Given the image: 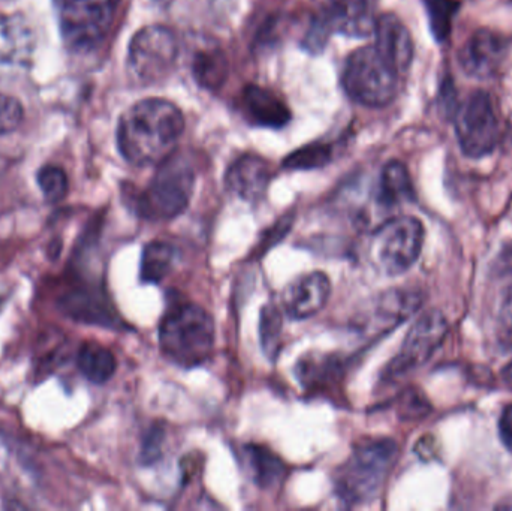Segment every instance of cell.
Instances as JSON below:
<instances>
[{"mask_svg":"<svg viewBox=\"0 0 512 511\" xmlns=\"http://www.w3.org/2000/svg\"><path fill=\"white\" fill-rule=\"evenodd\" d=\"M36 182H38L45 200L50 201V203H57L68 194V176H66L63 168L57 167V165L50 164L42 167L38 171Z\"/></svg>","mask_w":512,"mask_h":511,"instance_id":"cell-28","label":"cell"},{"mask_svg":"<svg viewBox=\"0 0 512 511\" xmlns=\"http://www.w3.org/2000/svg\"><path fill=\"white\" fill-rule=\"evenodd\" d=\"M63 39L72 50L95 48L110 32L120 0H59Z\"/></svg>","mask_w":512,"mask_h":511,"instance_id":"cell-8","label":"cell"},{"mask_svg":"<svg viewBox=\"0 0 512 511\" xmlns=\"http://www.w3.org/2000/svg\"><path fill=\"white\" fill-rule=\"evenodd\" d=\"M457 143L463 155L471 159L486 158L501 143V123L486 90H475L459 104L454 114Z\"/></svg>","mask_w":512,"mask_h":511,"instance_id":"cell-7","label":"cell"},{"mask_svg":"<svg viewBox=\"0 0 512 511\" xmlns=\"http://www.w3.org/2000/svg\"><path fill=\"white\" fill-rule=\"evenodd\" d=\"M197 171L185 153L174 152L159 164L150 185L138 197L137 210L149 221H171L188 209Z\"/></svg>","mask_w":512,"mask_h":511,"instance_id":"cell-4","label":"cell"},{"mask_svg":"<svg viewBox=\"0 0 512 511\" xmlns=\"http://www.w3.org/2000/svg\"><path fill=\"white\" fill-rule=\"evenodd\" d=\"M331 284L325 273L312 272L292 281L283 290L282 308L292 320H307L322 311L330 299Z\"/></svg>","mask_w":512,"mask_h":511,"instance_id":"cell-14","label":"cell"},{"mask_svg":"<svg viewBox=\"0 0 512 511\" xmlns=\"http://www.w3.org/2000/svg\"><path fill=\"white\" fill-rule=\"evenodd\" d=\"M192 71L201 87L218 90L227 81L230 65L224 51L219 48H203L195 54Z\"/></svg>","mask_w":512,"mask_h":511,"instance_id":"cell-24","label":"cell"},{"mask_svg":"<svg viewBox=\"0 0 512 511\" xmlns=\"http://www.w3.org/2000/svg\"><path fill=\"white\" fill-rule=\"evenodd\" d=\"M507 53L504 36L490 29H478L460 50L459 63L469 77L487 80L498 74Z\"/></svg>","mask_w":512,"mask_h":511,"instance_id":"cell-13","label":"cell"},{"mask_svg":"<svg viewBox=\"0 0 512 511\" xmlns=\"http://www.w3.org/2000/svg\"><path fill=\"white\" fill-rule=\"evenodd\" d=\"M399 456L396 441L364 440L334 474L337 497L349 507L372 503L381 494Z\"/></svg>","mask_w":512,"mask_h":511,"instance_id":"cell-2","label":"cell"},{"mask_svg":"<svg viewBox=\"0 0 512 511\" xmlns=\"http://www.w3.org/2000/svg\"><path fill=\"white\" fill-rule=\"evenodd\" d=\"M430 411H432V405L420 390H406L399 398V417L403 420L423 419Z\"/></svg>","mask_w":512,"mask_h":511,"instance_id":"cell-29","label":"cell"},{"mask_svg":"<svg viewBox=\"0 0 512 511\" xmlns=\"http://www.w3.org/2000/svg\"><path fill=\"white\" fill-rule=\"evenodd\" d=\"M505 308H507V314H505V338L512 345V293Z\"/></svg>","mask_w":512,"mask_h":511,"instance_id":"cell-36","label":"cell"},{"mask_svg":"<svg viewBox=\"0 0 512 511\" xmlns=\"http://www.w3.org/2000/svg\"><path fill=\"white\" fill-rule=\"evenodd\" d=\"M176 249L170 243L153 240L147 243L141 255L140 276L146 284H159L173 272Z\"/></svg>","mask_w":512,"mask_h":511,"instance_id":"cell-23","label":"cell"},{"mask_svg":"<svg viewBox=\"0 0 512 511\" xmlns=\"http://www.w3.org/2000/svg\"><path fill=\"white\" fill-rule=\"evenodd\" d=\"M254 482L261 489H273L280 486L286 477V465L271 450L256 444H248L243 449Z\"/></svg>","mask_w":512,"mask_h":511,"instance_id":"cell-21","label":"cell"},{"mask_svg":"<svg viewBox=\"0 0 512 511\" xmlns=\"http://www.w3.org/2000/svg\"><path fill=\"white\" fill-rule=\"evenodd\" d=\"M414 198V183L406 165L400 161L388 162L379 180V203L385 207H394Z\"/></svg>","mask_w":512,"mask_h":511,"instance_id":"cell-20","label":"cell"},{"mask_svg":"<svg viewBox=\"0 0 512 511\" xmlns=\"http://www.w3.org/2000/svg\"><path fill=\"white\" fill-rule=\"evenodd\" d=\"M499 435L505 449L512 453V404L505 405L499 417Z\"/></svg>","mask_w":512,"mask_h":511,"instance_id":"cell-33","label":"cell"},{"mask_svg":"<svg viewBox=\"0 0 512 511\" xmlns=\"http://www.w3.org/2000/svg\"><path fill=\"white\" fill-rule=\"evenodd\" d=\"M162 441H164V434L159 429L153 428L147 435L141 449V462L144 465H152L156 459L161 456Z\"/></svg>","mask_w":512,"mask_h":511,"instance_id":"cell-32","label":"cell"},{"mask_svg":"<svg viewBox=\"0 0 512 511\" xmlns=\"http://www.w3.org/2000/svg\"><path fill=\"white\" fill-rule=\"evenodd\" d=\"M292 227V216L286 215L283 216L280 221H277L267 233L262 236L261 242L256 246L255 252L256 255L264 254L267 249H270L271 246L276 245L277 242L283 239V237L288 234V231L291 230Z\"/></svg>","mask_w":512,"mask_h":511,"instance_id":"cell-31","label":"cell"},{"mask_svg":"<svg viewBox=\"0 0 512 511\" xmlns=\"http://www.w3.org/2000/svg\"><path fill=\"white\" fill-rule=\"evenodd\" d=\"M423 305L420 291L393 288L373 300L358 320V332L364 338L378 339L405 323Z\"/></svg>","mask_w":512,"mask_h":511,"instance_id":"cell-11","label":"cell"},{"mask_svg":"<svg viewBox=\"0 0 512 511\" xmlns=\"http://www.w3.org/2000/svg\"><path fill=\"white\" fill-rule=\"evenodd\" d=\"M334 158V144L315 143L301 147L288 156L283 162V167L289 170H312L322 168L330 164Z\"/></svg>","mask_w":512,"mask_h":511,"instance_id":"cell-26","label":"cell"},{"mask_svg":"<svg viewBox=\"0 0 512 511\" xmlns=\"http://www.w3.org/2000/svg\"><path fill=\"white\" fill-rule=\"evenodd\" d=\"M343 363L339 356L331 354H316V356H306L295 366V375L301 386L307 390L331 389L334 384L339 383L342 378Z\"/></svg>","mask_w":512,"mask_h":511,"instance_id":"cell-19","label":"cell"},{"mask_svg":"<svg viewBox=\"0 0 512 511\" xmlns=\"http://www.w3.org/2000/svg\"><path fill=\"white\" fill-rule=\"evenodd\" d=\"M376 50L399 72H408L414 60V41L411 32L402 20L394 14H382L376 18Z\"/></svg>","mask_w":512,"mask_h":511,"instance_id":"cell-15","label":"cell"},{"mask_svg":"<svg viewBox=\"0 0 512 511\" xmlns=\"http://www.w3.org/2000/svg\"><path fill=\"white\" fill-rule=\"evenodd\" d=\"M243 108L255 125L265 128H283L291 120L286 102L273 90L258 84H249L243 90Z\"/></svg>","mask_w":512,"mask_h":511,"instance_id":"cell-18","label":"cell"},{"mask_svg":"<svg viewBox=\"0 0 512 511\" xmlns=\"http://www.w3.org/2000/svg\"><path fill=\"white\" fill-rule=\"evenodd\" d=\"M400 74L375 45L358 48L346 60L342 84L352 101L370 108L387 107L399 92Z\"/></svg>","mask_w":512,"mask_h":511,"instance_id":"cell-5","label":"cell"},{"mask_svg":"<svg viewBox=\"0 0 512 511\" xmlns=\"http://www.w3.org/2000/svg\"><path fill=\"white\" fill-rule=\"evenodd\" d=\"M159 347L174 365H203L215 347V323L209 312L195 303L171 306L159 326Z\"/></svg>","mask_w":512,"mask_h":511,"instance_id":"cell-3","label":"cell"},{"mask_svg":"<svg viewBox=\"0 0 512 511\" xmlns=\"http://www.w3.org/2000/svg\"><path fill=\"white\" fill-rule=\"evenodd\" d=\"M23 119V107L17 99L0 92V135L18 128Z\"/></svg>","mask_w":512,"mask_h":511,"instance_id":"cell-30","label":"cell"},{"mask_svg":"<svg viewBox=\"0 0 512 511\" xmlns=\"http://www.w3.org/2000/svg\"><path fill=\"white\" fill-rule=\"evenodd\" d=\"M457 93L454 89L453 84L448 83V80L442 84V95H441V107L444 111L445 116L454 117L456 114L457 107L459 104L456 102Z\"/></svg>","mask_w":512,"mask_h":511,"instance_id":"cell-34","label":"cell"},{"mask_svg":"<svg viewBox=\"0 0 512 511\" xmlns=\"http://www.w3.org/2000/svg\"><path fill=\"white\" fill-rule=\"evenodd\" d=\"M59 309L63 315L92 326L114 329L119 323L110 300L98 288L81 287L69 291L59 299Z\"/></svg>","mask_w":512,"mask_h":511,"instance_id":"cell-16","label":"cell"},{"mask_svg":"<svg viewBox=\"0 0 512 511\" xmlns=\"http://www.w3.org/2000/svg\"><path fill=\"white\" fill-rule=\"evenodd\" d=\"M77 365L90 383L105 384L116 374L117 360L108 348L98 342H86L78 351Z\"/></svg>","mask_w":512,"mask_h":511,"instance_id":"cell-22","label":"cell"},{"mask_svg":"<svg viewBox=\"0 0 512 511\" xmlns=\"http://www.w3.org/2000/svg\"><path fill=\"white\" fill-rule=\"evenodd\" d=\"M447 318L441 311H429L411 327L399 354L388 363L385 380H399L426 365L447 338Z\"/></svg>","mask_w":512,"mask_h":511,"instance_id":"cell-10","label":"cell"},{"mask_svg":"<svg viewBox=\"0 0 512 511\" xmlns=\"http://www.w3.org/2000/svg\"><path fill=\"white\" fill-rule=\"evenodd\" d=\"M496 272L499 273L502 279L510 281V290L512 293V246H508L499 255L496 260Z\"/></svg>","mask_w":512,"mask_h":511,"instance_id":"cell-35","label":"cell"},{"mask_svg":"<svg viewBox=\"0 0 512 511\" xmlns=\"http://www.w3.org/2000/svg\"><path fill=\"white\" fill-rule=\"evenodd\" d=\"M429 12L430 29L436 41L442 42L450 36L451 24L459 9V0H424Z\"/></svg>","mask_w":512,"mask_h":511,"instance_id":"cell-27","label":"cell"},{"mask_svg":"<svg viewBox=\"0 0 512 511\" xmlns=\"http://www.w3.org/2000/svg\"><path fill=\"white\" fill-rule=\"evenodd\" d=\"M423 222L415 216H396L379 225L370 239V260L388 276L408 272L423 251Z\"/></svg>","mask_w":512,"mask_h":511,"instance_id":"cell-6","label":"cell"},{"mask_svg":"<svg viewBox=\"0 0 512 511\" xmlns=\"http://www.w3.org/2000/svg\"><path fill=\"white\" fill-rule=\"evenodd\" d=\"M273 170L270 162L258 155L240 156L231 164L225 176L228 191L245 201L261 200L270 185Z\"/></svg>","mask_w":512,"mask_h":511,"instance_id":"cell-17","label":"cell"},{"mask_svg":"<svg viewBox=\"0 0 512 511\" xmlns=\"http://www.w3.org/2000/svg\"><path fill=\"white\" fill-rule=\"evenodd\" d=\"M33 27L21 15L0 17V80L20 77L35 53Z\"/></svg>","mask_w":512,"mask_h":511,"instance_id":"cell-12","label":"cell"},{"mask_svg":"<svg viewBox=\"0 0 512 511\" xmlns=\"http://www.w3.org/2000/svg\"><path fill=\"white\" fill-rule=\"evenodd\" d=\"M179 57V41L165 26H147L129 44L128 69L141 84L159 83L173 72Z\"/></svg>","mask_w":512,"mask_h":511,"instance_id":"cell-9","label":"cell"},{"mask_svg":"<svg viewBox=\"0 0 512 511\" xmlns=\"http://www.w3.org/2000/svg\"><path fill=\"white\" fill-rule=\"evenodd\" d=\"M185 129V117L173 102L144 99L120 117L117 144L129 164L159 165L176 152Z\"/></svg>","mask_w":512,"mask_h":511,"instance_id":"cell-1","label":"cell"},{"mask_svg":"<svg viewBox=\"0 0 512 511\" xmlns=\"http://www.w3.org/2000/svg\"><path fill=\"white\" fill-rule=\"evenodd\" d=\"M280 336H282V314L273 303L264 305L259 320V338L261 347L267 359H276L280 351Z\"/></svg>","mask_w":512,"mask_h":511,"instance_id":"cell-25","label":"cell"}]
</instances>
